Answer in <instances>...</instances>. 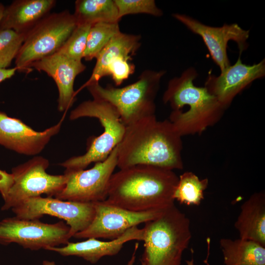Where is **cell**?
<instances>
[{
    "label": "cell",
    "mask_w": 265,
    "mask_h": 265,
    "mask_svg": "<svg viewBox=\"0 0 265 265\" xmlns=\"http://www.w3.org/2000/svg\"><path fill=\"white\" fill-rule=\"evenodd\" d=\"M182 136L169 120L159 121L156 115L126 126L117 147V167L137 165L182 169Z\"/></svg>",
    "instance_id": "cell-1"
},
{
    "label": "cell",
    "mask_w": 265,
    "mask_h": 265,
    "mask_svg": "<svg viewBox=\"0 0 265 265\" xmlns=\"http://www.w3.org/2000/svg\"><path fill=\"white\" fill-rule=\"evenodd\" d=\"M179 177L173 170L137 165L120 169L110 178L106 202L140 212L166 209L174 204Z\"/></svg>",
    "instance_id": "cell-2"
},
{
    "label": "cell",
    "mask_w": 265,
    "mask_h": 265,
    "mask_svg": "<svg viewBox=\"0 0 265 265\" xmlns=\"http://www.w3.org/2000/svg\"><path fill=\"white\" fill-rule=\"evenodd\" d=\"M198 73L193 67L171 79L162 100L172 109L168 119L181 136L200 133L217 123L225 110L204 87L195 85Z\"/></svg>",
    "instance_id": "cell-3"
},
{
    "label": "cell",
    "mask_w": 265,
    "mask_h": 265,
    "mask_svg": "<svg viewBox=\"0 0 265 265\" xmlns=\"http://www.w3.org/2000/svg\"><path fill=\"white\" fill-rule=\"evenodd\" d=\"M143 229L145 265H181L183 252L191 234L190 221L174 204L156 218L145 223Z\"/></svg>",
    "instance_id": "cell-4"
},
{
    "label": "cell",
    "mask_w": 265,
    "mask_h": 265,
    "mask_svg": "<svg viewBox=\"0 0 265 265\" xmlns=\"http://www.w3.org/2000/svg\"><path fill=\"white\" fill-rule=\"evenodd\" d=\"M163 70L146 69L135 82L123 87L99 82L85 86L93 99L106 102L118 111L122 123L129 126L146 117L155 115V99L161 80L166 74Z\"/></svg>",
    "instance_id": "cell-5"
},
{
    "label": "cell",
    "mask_w": 265,
    "mask_h": 265,
    "mask_svg": "<svg viewBox=\"0 0 265 265\" xmlns=\"http://www.w3.org/2000/svg\"><path fill=\"white\" fill-rule=\"evenodd\" d=\"M86 117L98 119L104 132L92 137L84 154L73 157L60 164L66 170L85 169L92 162L104 161L123 137L126 126L117 110L109 103L94 99L83 101L71 111L69 118L74 120Z\"/></svg>",
    "instance_id": "cell-6"
},
{
    "label": "cell",
    "mask_w": 265,
    "mask_h": 265,
    "mask_svg": "<svg viewBox=\"0 0 265 265\" xmlns=\"http://www.w3.org/2000/svg\"><path fill=\"white\" fill-rule=\"evenodd\" d=\"M77 26L68 10L46 16L26 34L15 59L17 71L29 72L32 63L57 53Z\"/></svg>",
    "instance_id": "cell-7"
},
{
    "label": "cell",
    "mask_w": 265,
    "mask_h": 265,
    "mask_svg": "<svg viewBox=\"0 0 265 265\" xmlns=\"http://www.w3.org/2000/svg\"><path fill=\"white\" fill-rule=\"evenodd\" d=\"M49 164L47 159L36 156L13 168V183L1 210L12 209L26 199L43 194L53 197L60 193L65 186L66 177L64 174H48L46 170Z\"/></svg>",
    "instance_id": "cell-8"
},
{
    "label": "cell",
    "mask_w": 265,
    "mask_h": 265,
    "mask_svg": "<svg viewBox=\"0 0 265 265\" xmlns=\"http://www.w3.org/2000/svg\"><path fill=\"white\" fill-rule=\"evenodd\" d=\"M73 237L69 226L63 221L53 224L39 220H26L16 217L0 222V243H16L23 248L36 251L66 244Z\"/></svg>",
    "instance_id": "cell-9"
},
{
    "label": "cell",
    "mask_w": 265,
    "mask_h": 265,
    "mask_svg": "<svg viewBox=\"0 0 265 265\" xmlns=\"http://www.w3.org/2000/svg\"><path fill=\"white\" fill-rule=\"evenodd\" d=\"M117 166L116 146L105 160L95 163L89 169L65 170V186L54 198L81 203L105 201L110 178Z\"/></svg>",
    "instance_id": "cell-10"
},
{
    "label": "cell",
    "mask_w": 265,
    "mask_h": 265,
    "mask_svg": "<svg viewBox=\"0 0 265 265\" xmlns=\"http://www.w3.org/2000/svg\"><path fill=\"white\" fill-rule=\"evenodd\" d=\"M17 218L39 220L44 215L63 219L69 226L73 237L85 230L95 213L93 203L64 201L51 197L30 198L11 209Z\"/></svg>",
    "instance_id": "cell-11"
},
{
    "label": "cell",
    "mask_w": 265,
    "mask_h": 265,
    "mask_svg": "<svg viewBox=\"0 0 265 265\" xmlns=\"http://www.w3.org/2000/svg\"><path fill=\"white\" fill-rule=\"evenodd\" d=\"M93 204L95 213L92 222L85 230L76 233L73 237L115 239L129 229L158 217L165 209L137 212L108 204L105 201Z\"/></svg>",
    "instance_id": "cell-12"
},
{
    "label": "cell",
    "mask_w": 265,
    "mask_h": 265,
    "mask_svg": "<svg viewBox=\"0 0 265 265\" xmlns=\"http://www.w3.org/2000/svg\"><path fill=\"white\" fill-rule=\"evenodd\" d=\"M172 16L192 32L200 36L220 72L231 65L227 54L229 41L237 43L239 55L247 49L250 30L243 29L236 23L215 27L204 24L186 14L173 13Z\"/></svg>",
    "instance_id": "cell-13"
},
{
    "label": "cell",
    "mask_w": 265,
    "mask_h": 265,
    "mask_svg": "<svg viewBox=\"0 0 265 265\" xmlns=\"http://www.w3.org/2000/svg\"><path fill=\"white\" fill-rule=\"evenodd\" d=\"M265 76V59L252 65L242 62L240 55L218 76L209 75L205 87L226 109L235 97L254 80Z\"/></svg>",
    "instance_id": "cell-14"
},
{
    "label": "cell",
    "mask_w": 265,
    "mask_h": 265,
    "mask_svg": "<svg viewBox=\"0 0 265 265\" xmlns=\"http://www.w3.org/2000/svg\"><path fill=\"white\" fill-rule=\"evenodd\" d=\"M62 121L44 131L37 132L20 119L0 111V145L20 154L36 155L58 133Z\"/></svg>",
    "instance_id": "cell-15"
},
{
    "label": "cell",
    "mask_w": 265,
    "mask_h": 265,
    "mask_svg": "<svg viewBox=\"0 0 265 265\" xmlns=\"http://www.w3.org/2000/svg\"><path fill=\"white\" fill-rule=\"evenodd\" d=\"M32 68L45 72L55 81L58 90V110L63 112L70 108L75 101V80L86 69L82 61L56 53L34 62L29 66Z\"/></svg>",
    "instance_id": "cell-16"
},
{
    "label": "cell",
    "mask_w": 265,
    "mask_h": 265,
    "mask_svg": "<svg viewBox=\"0 0 265 265\" xmlns=\"http://www.w3.org/2000/svg\"><path fill=\"white\" fill-rule=\"evenodd\" d=\"M143 228L139 229L135 226L127 230L118 238L108 241L88 238L80 242H68L63 247H50L47 250L57 252L63 256L81 257L91 264H95L104 256L118 254L126 242L133 240H143Z\"/></svg>",
    "instance_id": "cell-17"
},
{
    "label": "cell",
    "mask_w": 265,
    "mask_h": 265,
    "mask_svg": "<svg viewBox=\"0 0 265 265\" xmlns=\"http://www.w3.org/2000/svg\"><path fill=\"white\" fill-rule=\"evenodd\" d=\"M54 0H16L5 7L0 22V30L11 29L26 34L50 13Z\"/></svg>",
    "instance_id": "cell-18"
},
{
    "label": "cell",
    "mask_w": 265,
    "mask_h": 265,
    "mask_svg": "<svg viewBox=\"0 0 265 265\" xmlns=\"http://www.w3.org/2000/svg\"><path fill=\"white\" fill-rule=\"evenodd\" d=\"M235 227L241 239L256 242L265 247V194L256 192L241 206Z\"/></svg>",
    "instance_id": "cell-19"
},
{
    "label": "cell",
    "mask_w": 265,
    "mask_h": 265,
    "mask_svg": "<svg viewBox=\"0 0 265 265\" xmlns=\"http://www.w3.org/2000/svg\"><path fill=\"white\" fill-rule=\"evenodd\" d=\"M141 36L120 32L115 35L96 58V62L92 74L83 87L99 80L105 77L107 67L120 57L132 59L141 46Z\"/></svg>",
    "instance_id": "cell-20"
},
{
    "label": "cell",
    "mask_w": 265,
    "mask_h": 265,
    "mask_svg": "<svg viewBox=\"0 0 265 265\" xmlns=\"http://www.w3.org/2000/svg\"><path fill=\"white\" fill-rule=\"evenodd\" d=\"M220 245L226 265H265V247L256 242L224 238Z\"/></svg>",
    "instance_id": "cell-21"
},
{
    "label": "cell",
    "mask_w": 265,
    "mask_h": 265,
    "mask_svg": "<svg viewBox=\"0 0 265 265\" xmlns=\"http://www.w3.org/2000/svg\"><path fill=\"white\" fill-rule=\"evenodd\" d=\"M77 25L119 23L118 10L114 0H78L73 13Z\"/></svg>",
    "instance_id": "cell-22"
},
{
    "label": "cell",
    "mask_w": 265,
    "mask_h": 265,
    "mask_svg": "<svg viewBox=\"0 0 265 265\" xmlns=\"http://www.w3.org/2000/svg\"><path fill=\"white\" fill-rule=\"evenodd\" d=\"M121 32L119 23L100 22L90 28L83 58L91 61L97 57L111 39Z\"/></svg>",
    "instance_id": "cell-23"
},
{
    "label": "cell",
    "mask_w": 265,
    "mask_h": 265,
    "mask_svg": "<svg viewBox=\"0 0 265 265\" xmlns=\"http://www.w3.org/2000/svg\"><path fill=\"white\" fill-rule=\"evenodd\" d=\"M208 179L200 180L191 172H186L179 177L173 198L181 204L199 205L204 199V191Z\"/></svg>",
    "instance_id": "cell-24"
},
{
    "label": "cell",
    "mask_w": 265,
    "mask_h": 265,
    "mask_svg": "<svg viewBox=\"0 0 265 265\" xmlns=\"http://www.w3.org/2000/svg\"><path fill=\"white\" fill-rule=\"evenodd\" d=\"M25 36L26 34L11 29L0 30V69H7L11 65L16 57Z\"/></svg>",
    "instance_id": "cell-25"
},
{
    "label": "cell",
    "mask_w": 265,
    "mask_h": 265,
    "mask_svg": "<svg viewBox=\"0 0 265 265\" xmlns=\"http://www.w3.org/2000/svg\"><path fill=\"white\" fill-rule=\"evenodd\" d=\"M91 25H77L65 43L57 51L68 58L81 61L85 50Z\"/></svg>",
    "instance_id": "cell-26"
},
{
    "label": "cell",
    "mask_w": 265,
    "mask_h": 265,
    "mask_svg": "<svg viewBox=\"0 0 265 265\" xmlns=\"http://www.w3.org/2000/svg\"><path fill=\"white\" fill-rule=\"evenodd\" d=\"M118 10L120 20L124 16L146 14L160 17L163 11L159 8L154 0H114Z\"/></svg>",
    "instance_id": "cell-27"
},
{
    "label": "cell",
    "mask_w": 265,
    "mask_h": 265,
    "mask_svg": "<svg viewBox=\"0 0 265 265\" xmlns=\"http://www.w3.org/2000/svg\"><path fill=\"white\" fill-rule=\"evenodd\" d=\"M132 60L124 57L117 58L107 67L105 77L110 76L115 84L120 85L134 72L135 65L131 62Z\"/></svg>",
    "instance_id": "cell-28"
},
{
    "label": "cell",
    "mask_w": 265,
    "mask_h": 265,
    "mask_svg": "<svg viewBox=\"0 0 265 265\" xmlns=\"http://www.w3.org/2000/svg\"><path fill=\"white\" fill-rule=\"evenodd\" d=\"M13 181V177L11 173L0 169V193L3 200L6 198Z\"/></svg>",
    "instance_id": "cell-29"
},
{
    "label": "cell",
    "mask_w": 265,
    "mask_h": 265,
    "mask_svg": "<svg viewBox=\"0 0 265 265\" xmlns=\"http://www.w3.org/2000/svg\"><path fill=\"white\" fill-rule=\"evenodd\" d=\"M17 71L15 67L10 69H0V83L4 80L11 78Z\"/></svg>",
    "instance_id": "cell-30"
},
{
    "label": "cell",
    "mask_w": 265,
    "mask_h": 265,
    "mask_svg": "<svg viewBox=\"0 0 265 265\" xmlns=\"http://www.w3.org/2000/svg\"><path fill=\"white\" fill-rule=\"evenodd\" d=\"M5 6L0 2V22L2 18L3 13L4 10Z\"/></svg>",
    "instance_id": "cell-31"
},
{
    "label": "cell",
    "mask_w": 265,
    "mask_h": 265,
    "mask_svg": "<svg viewBox=\"0 0 265 265\" xmlns=\"http://www.w3.org/2000/svg\"><path fill=\"white\" fill-rule=\"evenodd\" d=\"M142 265H145L143 263H141Z\"/></svg>",
    "instance_id": "cell-32"
}]
</instances>
